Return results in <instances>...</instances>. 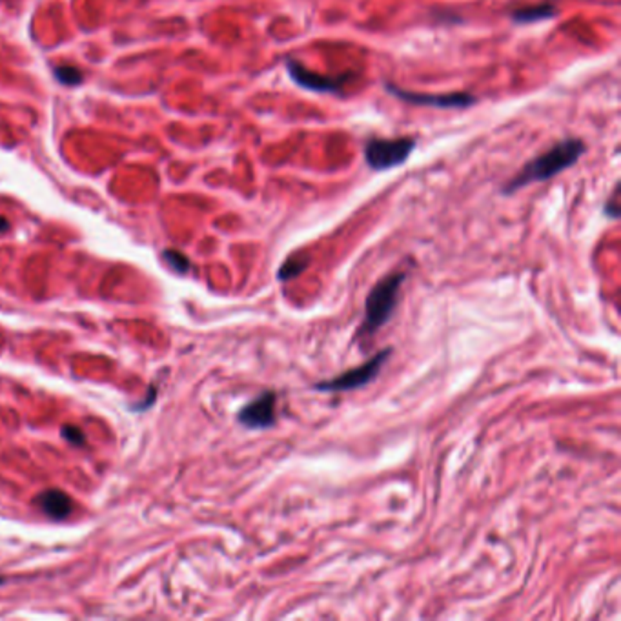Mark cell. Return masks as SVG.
<instances>
[{
    "label": "cell",
    "mask_w": 621,
    "mask_h": 621,
    "mask_svg": "<svg viewBox=\"0 0 621 621\" xmlns=\"http://www.w3.org/2000/svg\"><path fill=\"white\" fill-rule=\"evenodd\" d=\"M405 279H407V273H390L372 288L365 303V321L359 327V335H374L392 319L393 310L398 308L401 285Z\"/></svg>",
    "instance_id": "cell-2"
},
{
    "label": "cell",
    "mask_w": 621,
    "mask_h": 621,
    "mask_svg": "<svg viewBox=\"0 0 621 621\" xmlns=\"http://www.w3.org/2000/svg\"><path fill=\"white\" fill-rule=\"evenodd\" d=\"M556 15H558V8H556L552 2H545V4H537V6H527V8H518L514 9V11H510V18H512V22L516 24L543 22V20L554 18Z\"/></svg>",
    "instance_id": "cell-9"
},
{
    "label": "cell",
    "mask_w": 621,
    "mask_h": 621,
    "mask_svg": "<svg viewBox=\"0 0 621 621\" xmlns=\"http://www.w3.org/2000/svg\"><path fill=\"white\" fill-rule=\"evenodd\" d=\"M8 230H9L8 219H4V217H0V233L8 232Z\"/></svg>",
    "instance_id": "cell-15"
},
{
    "label": "cell",
    "mask_w": 621,
    "mask_h": 621,
    "mask_svg": "<svg viewBox=\"0 0 621 621\" xmlns=\"http://www.w3.org/2000/svg\"><path fill=\"white\" fill-rule=\"evenodd\" d=\"M162 259H164L166 263H168V266L177 273H186L190 270V261L186 259L183 254H179V251L166 250L164 254H162Z\"/></svg>",
    "instance_id": "cell-11"
},
{
    "label": "cell",
    "mask_w": 621,
    "mask_h": 621,
    "mask_svg": "<svg viewBox=\"0 0 621 621\" xmlns=\"http://www.w3.org/2000/svg\"><path fill=\"white\" fill-rule=\"evenodd\" d=\"M617 186L616 190L613 192V197L605 202V215L610 217V219H617V215H620V201H617Z\"/></svg>",
    "instance_id": "cell-14"
},
{
    "label": "cell",
    "mask_w": 621,
    "mask_h": 621,
    "mask_svg": "<svg viewBox=\"0 0 621 621\" xmlns=\"http://www.w3.org/2000/svg\"><path fill=\"white\" fill-rule=\"evenodd\" d=\"M55 77H57V81H60L63 84H66V86L81 84L82 82L81 70H77V67H73V66L55 67Z\"/></svg>",
    "instance_id": "cell-12"
},
{
    "label": "cell",
    "mask_w": 621,
    "mask_h": 621,
    "mask_svg": "<svg viewBox=\"0 0 621 621\" xmlns=\"http://www.w3.org/2000/svg\"><path fill=\"white\" fill-rule=\"evenodd\" d=\"M60 433H63V438L66 439L67 443H72V445H75V447H84L86 445L84 433H82L81 429H77V426H72V425L63 426Z\"/></svg>",
    "instance_id": "cell-13"
},
{
    "label": "cell",
    "mask_w": 621,
    "mask_h": 621,
    "mask_svg": "<svg viewBox=\"0 0 621 621\" xmlns=\"http://www.w3.org/2000/svg\"><path fill=\"white\" fill-rule=\"evenodd\" d=\"M384 88L388 93H392L393 97L401 98L408 104H417V106H432V107H441V110H461V107H470L478 103V98L470 93H417V91H408L403 90L399 86L392 84V82H384Z\"/></svg>",
    "instance_id": "cell-5"
},
{
    "label": "cell",
    "mask_w": 621,
    "mask_h": 621,
    "mask_svg": "<svg viewBox=\"0 0 621 621\" xmlns=\"http://www.w3.org/2000/svg\"><path fill=\"white\" fill-rule=\"evenodd\" d=\"M287 72L295 84L308 91H318V93H339L343 90V86L352 79V73L339 77L319 75V73L312 72V70H308L301 63L294 60V58L287 60Z\"/></svg>",
    "instance_id": "cell-7"
},
{
    "label": "cell",
    "mask_w": 621,
    "mask_h": 621,
    "mask_svg": "<svg viewBox=\"0 0 621 621\" xmlns=\"http://www.w3.org/2000/svg\"><path fill=\"white\" fill-rule=\"evenodd\" d=\"M416 150L414 137H399V139H370L365 146V159L372 170L384 171L398 168L408 161V157Z\"/></svg>",
    "instance_id": "cell-4"
},
{
    "label": "cell",
    "mask_w": 621,
    "mask_h": 621,
    "mask_svg": "<svg viewBox=\"0 0 621 621\" xmlns=\"http://www.w3.org/2000/svg\"><path fill=\"white\" fill-rule=\"evenodd\" d=\"M237 421L248 430L272 429L277 421V393L264 390L239 410Z\"/></svg>",
    "instance_id": "cell-6"
},
{
    "label": "cell",
    "mask_w": 621,
    "mask_h": 621,
    "mask_svg": "<svg viewBox=\"0 0 621 621\" xmlns=\"http://www.w3.org/2000/svg\"><path fill=\"white\" fill-rule=\"evenodd\" d=\"M585 152L587 146L581 139L570 137V139L559 140L550 150H547L545 153H541V155L534 157L532 161H528L503 186V193L510 195V193H516L518 190L525 188V186H528L532 183H541V181L552 179L554 175L561 174V171L568 170L570 166L576 164L581 157L585 155Z\"/></svg>",
    "instance_id": "cell-1"
},
{
    "label": "cell",
    "mask_w": 621,
    "mask_h": 621,
    "mask_svg": "<svg viewBox=\"0 0 621 621\" xmlns=\"http://www.w3.org/2000/svg\"><path fill=\"white\" fill-rule=\"evenodd\" d=\"M390 355H392V348L381 350L374 358L368 359L367 362L343 372V374H339L334 379L315 383L313 388L318 390V392H350V390L362 388V386H367L368 383H372V381L379 376L381 368L384 367V362L388 361Z\"/></svg>",
    "instance_id": "cell-3"
},
{
    "label": "cell",
    "mask_w": 621,
    "mask_h": 621,
    "mask_svg": "<svg viewBox=\"0 0 621 621\" xmlns=\"http://www.w3.org/2000/svg\"><path fill=\"white\" fill-rule=\"evenodd\" d=\"M35 505L44 512L48 518L60 521L66 519L73 512V501L67 496L66 492L57 490V488H49V490L41 492L35 497Z\"/></svg>",
    "instance_id": "cell-8"
},
{
    "label": "cell",
    "mask_w": 621,
    "mask_h": 621,
    "mask_svg": "<svg viewBox=\"0 0 621 621\" xmlns=\"http://www.w3.org/2000/svg\"><path fill=\"white\" fill-rule=\"evenodd\" d=\"M2 583H4V577H0V585H2Z\"/></svg>",
    "instance_id": "cell-16"
},
{
    "label": "cell",
    "mask_w": 621,
    "mask_h": 621,
    "mask_svg": "<svg viewBox=\"0 0 621 621\" xmlns=\"http://www.w3.org/2000/svg\"><path fill=\"white\" fill-rule=\"evenodd\" d=\"M308 263H310L308 257L292 255V257H288V259L281 264V268H279V273H277V279L279 281H292V279H295L297 275H301V273L306 270Z\"/></svg>",
    "instance_id": "cell-10"
}]
</instances>
